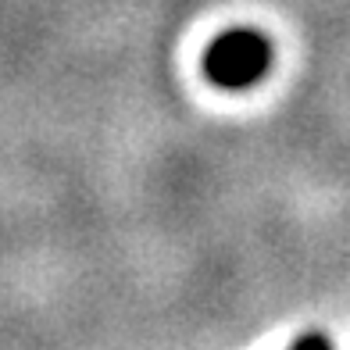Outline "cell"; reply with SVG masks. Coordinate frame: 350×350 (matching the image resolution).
<instances>
[{
    "label": "cell",
    "instance_id": "obj_1",
    "mask_svg": "<svg viewBox=\"0 0 350 350\" xmlns=\"http://www.w3.org/2000/svg\"><path fill=\"white\" fill-rule=\"evenodd\" d=\"M254 43V40H250ZM243 36H232L226 43H218V51L211 57V72L215 79L221 83H240L247 75H258V65H261V54L250 57V51H258V46H250Z\"/></svg>",
    "mask_w": 350,
    "mask_h": 350
}]
</instances>
